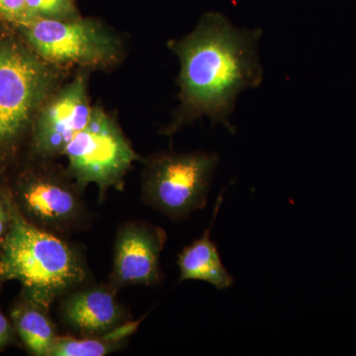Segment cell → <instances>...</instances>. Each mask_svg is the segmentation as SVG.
Returning a JSON list of instances; mask_svg holds the SVG:
<instances>
[{"mask_svg":"<svg viewBox=\"0 0 356 356\" xmlns=\"http://www.w3.org/2000/svg\"><path fill=\"white\" fill-rule=\"evenodd\" d=\"M81 16L76 0H26L23 24L36 19L74 20Z\"/></svg>","mask_w":356,"mask_h":356,"instance_id":"14","label":"cell"},{"mask_svg":"<svg viewBox=\"0 0 356 356\" xmlns=\"http://www.w3.org/2000/svg\"><path fill=\"white\" fill-rule=\"evenodd\" d=\"M142 163L143 202L179 222L205 207L219 156L205 152L165 151L144 158Z\"/></svg>","mask_w":356,"mask_h":356,"instance_id":"7","label":"cell"},{"mask_svg":"<svg viewBox=\"0 0 356 356\" xmlns=\"http://www.w3.org/2000/svg\"><path fill=\"white\" fill-rule=\"evenodd\" d=\"M143 318L131 320L108 334L98 337L60 334L51 356H105L126 348L129 339L139 329Z\"/></svg>","mask_w":356,"mask_h":356,"instance_id":"13","label":"cell"},{"mask_svg":"<svg viewBox=\"0 0 356 356\" xmlns=\"http://www.w3.org/2000/svg\"><path fill=\"white\" fill-rule=\"evenodd\" d=\"M26 0H0V22L17 27L25 21Z\"/></svg>","mask_w":356,"mask_h":356,"instance_id":"15","label":"cell"},{"mask_svg":"<svg viewBox=\"0 0 356 356\" xmlns=\"http://www.w3.org/2000/svg\"><path fill=\"white\" fill-rule=\"evenodd\" d=\"M118 290L93 281L72 290L58 300V318L67 334L98 337L133 320L119 301Z\"/></svg>","mask_w":356,"mask_h":356,"instance_id":"10","label":"cell"},{"mask_svg":"<svg viewBox=\"0 0 356 356\" xmlns=\"http://www.w3.org/2000/svg\"><path fill=\"white\" fill-rule=\"evenodd\" d=\"M222 201V195H220L209 228L204 231L201 238L185 247L178 254L180 282L187 280L204 281L219 290L228 289L234 284V278L222 266L216 245L210 238V231Z\"/></svg>","mask_w":356,"mask_h":356,"instance_id":"12","label":"cell"},{"mask_svg":"<svg viewBox=\"0 0 356 356\" xmlns=\"http://www.w3.org/2000/svg\"><path fill=\"white\" fill-rule=\"evenodd\" d=\"M20 346L30 355L51 356L60 332L50 309L19 293L8 313Z\"/></svg>","mask_w":356,"mask_h":356,"instance_id":"11","label":"cell"},{"mask_svg":"<svg viewBox=\"0 0 356 356\" xmlns=\"http://www.w3.org/2000/svg\"><path fill=\"white\" fill-rule=\"evenodd\" d=\"M261 29H238L218 13L204 14L193 31L168 42L179 60V106L161 134L172 137L180 129L208 117L229 133V122L241 92L264 81L257 47Z\"/></svg>","mask_w":356,"mask_h":356,"instance_id":"1","label":"cell"},{"mask_svg":"<svg viewBox=\"0 0 356 356\" xmlns=\"http://www.w3.org/2000/svg\"><path fill=\"white\" fill-rule=\"evenodd\" d=\"M14 346H20L19 339L10 318L0 309V351Z\"/></svg>","mask_w":356,"mask_h":356,"instance_id":"17","label":"cell"},{"mask_svg":"<svg viewBox=\"0 0 356 356\" xmlns=\"http://www.w3.org/2000/svg\"><path fill=\"white\" fill-rule=\"evenodd\" d=\"M4 283L6 282L0 278V293H1L2 286H3Z\"/></svg>","mask_w":356,"mask_h":356,"instance_id":"18","label":"cell"},{"mask_svg":"<svg viewBox=\"0 0 356 356\" xmlns=\"http://www.w3.org/2000/svg\"><path fill=\"white\" fill-rule=\"evenodd\" d=\"M74 72L47 62L0 22V184L24 158L42 105Z\"/></svg>","mask_w":356,"mask_h":356,"instance_id":"2","label":"cell"},{"mask_svg":"<svg viewBox=\"0 0 356 356\" xmlns=\"http://www.w3.org/2000/svg\"><path fill=\"white\" fill-rule=\"evenodd\" d=\"M15 29L40 57L63 69L111 72L127 53L123 37L97 18L36 19Z\"/></svg>","mask_w":356,"mask_h":356,"instance_id":"5","label":"cell"},{"mask_svg":"<svg viewBox=\"0 0 356 356\" xmlns=\"http://www.w3.org/2000/svg\"><path fill=\"white\" fill-rule=\"evenodd\" d=\"M4 184L20 214L37 228L70 238L92 225L86 189L58 159L24 156Z\"/></svg>","mask_w":356,"mask_h":356,"instance_id":"4","label":"cell"},{"mask_svg":"<svg viewBox=\"0 0 356 356\" xmlns=\"http://www.w3.org/2000/svg\"><path fill=\"white\" fill-rule=\"evenodd\" d=\"M90 74L88 70H76L42 105L33 124L25 156L62 158L65 147L88 125L92 113Z\"/></svg>","mask_w":356,"mask_h":356,"instance_id":"8","label":"cell"},{"mask_svg":"<svg viewBox=\"0 0 356 356\" xmlns=\"http://www.w3.org/2000/svg\"><path fill=\"white\" fill-rule=\"evenodd\" d=\"M11 207L13 225L0 247V278L4 282L17 281L21 293L51 309L72 290L93 281L79 245L37 228L25 220L13 200Z\"/></svg>","mask_w":356,"mask_h":356,"instance_id":"3","label":"cell"},{"mask_svg":"<svg viewBox=\"0 0 356 356\" xmlns=\"http://www.w3.org/2000/svg\"><path fill=\"white\" fill-rule=\"evenodd\" d=\"M63 156L70 175L83 189L90 184L97 186L99 203L109 191H123L134 165L144 159L116 117L100 105H93L88 125L70 140Z\"/></svg>","mask_w":356,"mask_h":356,"instance_id":"6","label":"cell"},{"mask_svg":"<svg viewBox=\"0 0 356 356\" xmlns=\"http://www.w3.org/2000/svg\"><path fill=\"white\" fill-rule=\"evenodd\" d=\"M13 225V207L6 184H0V247L6 241Z\"/></svg>","mask_w":356,"mask_h":356,"instance_id":"16","label":"cell"},{"mask_svg":"<svg viewBox=\"0 0 356 356\" xmlns=\"http://www.w3.org/2000/svg\"><path fill=\"white\" fill-rule=\"evenodd\" d=\"M166 240L165 229L156 225L133 220L122 222L115 235L109 284L118 291L128 286L159 285Z\"/></svg>","mask_w":356,"mask_h":356,"instance_id":"9","label":"cell"}]
</instances>
